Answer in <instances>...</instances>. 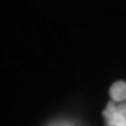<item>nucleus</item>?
Returning a JSON list of instances; mask_svg holds the SVG:
<instances>
[{"label": "nucleus", "instance_id": "obj_1", "mask_svg": "<svg viewBox=\"0 0 126 126\" xmlns=\"http://www.w3.org/2000/svg\"><path fill=\"white\" fill-rule=\"evenodd\" d=\"M107 126H126V102H108L104 109Z\"/></svg>", "mask_w": 126, "mask_h": 126}, {"label": "nucleus", "instance_id": "obj_2", "mask_svg": "<svg viewBox=\"0 0 126 126\" xmlns=\"http://www.w3.org/2000/svg\"><path fill=\"white\" fill-rule=\"evenodd\" d=\"M111 98L115 102H125L126 101V83L125 81H116L111 86L109 90Z\"/></svg>", "mask_w": 126, "mask_h": 126}]
</instances>
